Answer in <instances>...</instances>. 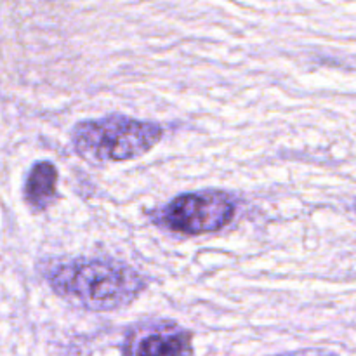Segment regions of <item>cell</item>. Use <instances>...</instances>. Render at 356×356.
I'll return each mask as SVG.
<instances>
[{
    "instance_id": "5b68a950",
    "label": "cell",
    "mask_w": 356,
    "mask_h": 356,
    "mask_svg": "<svg viewBox=\"0 0 356 356\" xmlns=\"http://www.w3.org/2000/svg\"><path fill=\"white\" fill-rule=\"evenodd\" d=\"M58 169L49 160L37 162L24 183V200L33 211L42 212L58 197Z\"/></svg>"
},
{
    "instance_id": "7a4b0ae2",
    "label": "cell",
    "mask_w": 356,
    "mask_h": 356,
    "mask_svg": "<svg viewBox=\"0 0 356 356\" xmlns=\"http://www.w3.org/2000/svg\"><path fill=\"white\" fill-rule=\"evenodd\" d=\"M163 138L162 125L125 115L83 120L73 127L72 145L89 162H125L155 148Z\"/></svg>"
},
{
    "instance_id": "277c9868",
    "label": "cell",
    "mask_w": 356,
    "mask_h": 356,
    "mask_svg": "<svg viewBox=\"0 0 356 356\" xmlns=\"http://www.w3.org/2000/svg\"><path fill=\"white\" fill-rule=\"evenodd\" d=\"M191 334L162 322L138 329L125 344V356H190Z\"/></svg>"
},
{
    "instance_id": "3957f363",
    "label": "cell",
    "mask_w": 356,
    "mask_h": 356,
    "mask_svg": "<svg viewBox=\"0 0 356 356\" xmlns=\"http://www.w3.org/2000/svg\"><path fill=\"white\" fill-rule=\"evenodd\" d=\"M236 212L235 198L218 190L195 191L174 198L160 209L155 222L181 235H204L226 228Z\"/></svg>"
},
{
    "instance_id": "6da1fadb",
    "label": "cell",
    "mask_w": 356,
    "mask_h": 356,
    "mask_svg": "<svg viewBox=\"0 0 356 356\" xmlns=\"http://www.w3.org/2000/svg\"><path fill=\"white\" fill-rule=\"evenodd\" d=\"M45 282L59 298L89 312H115L131 305L146 287L134 268L115 259L76 257L49 263Z\"/></svg>"
}]
</instances>
